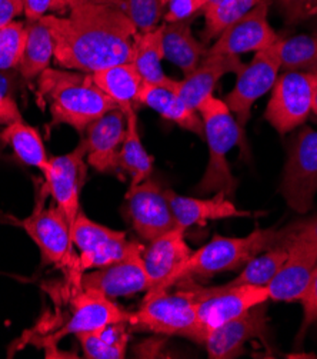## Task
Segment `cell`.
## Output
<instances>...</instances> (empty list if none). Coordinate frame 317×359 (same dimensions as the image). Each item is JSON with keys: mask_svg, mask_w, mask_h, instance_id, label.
Returning <instances> with one entry per match:
<instances>
[{"mask_svg": "<svg viewBox=\"0 0 317 359\" xmlns=\"http://www.w3.org/2000/svg\"><path fill=\"white\" fill-rule=\"evenodd\" d=\"M42 20L53 36L55 59L64 69L92 75L132 62L139 32L120 6L82 4L66 18L46 15Z\"/></svg>", "mask_w": 317, "mask_h": 359, "instance_id": "cell-1", "label": "cell"}, {"mask_svg": "<svg viewBox=\"0 0 317 359\" xmlns=\"http://www.w3.org/2000/svg\"><path fill=\"white\" fill-rule=\"evenodd\" d=\"M39 103L49 104L52 125H67L79 132L120 107L93 82L92 75L46 69L38 78Z\"/></svg>", "mask_w": 317, "mask_h": 359, "instance_id": "cell-2", "label": "cell"}, {"mask_svg": "<svg viewBox=\"0 0 317 359\" xmlns=\"http://www.w3.org/2000/svg\"><path fill=\"white\" fill-rule=\"evenodd\" d=\"M199 114L209 148V163L196 192L202 195L223 192L226 196H233L237 181L230 170L227 154L236 145H240L241 154L248 152L244 148V133L226 102L216 96L207 97L200 104Z\"/></svg>", "mask_w": 317, "mask_h": 359, "instance_id": "cell-3", "label": "cell"}, {"mask_svg": "<svg viewBox=\"0 0 317 359\" xmlns=\"http://www.w3.org/2000/svg\"><path fill=\"white\" fill-rule=\"evenodd\" d=\"M281 232L276 228L256 229L243 238L215 235L206 245L192 252L188 262L171 280V286L188 278H211L216 273L239 271L252 258L280 243Z\"/></svg>", "mask_w": 317, "mask_h": 359, "instance_id": "cell-4", "label": "cell"}, {"mask_svg": "<svg viewBox=\"0 0 317 359\" xmlns=\"http://www.w3.org/2000/svg\"><path fill=\"white\" fill-rule=\"evenodd\" d=\"M48 194L46 185L43 184V195H41L33 212L20 225L30 239L38 245L43 262L63 271L73 288L82 290L83 272L80 269L79 255L73 250L75 245L70 233V224L57 206L45 208Z\"/></svg>", "mask_w": 317, "mask_h": 359, "instance_id": "cell-5", "label": "cell"}, {"mask_svg": "<svg viewBox=\"0 0 317 359\" xmlns=\"http://www.w3.org/2000/svg\"><path fill=\"white\" fill-rule=\"evenodd\" d=\"M127 324L140 331L203 342L196 305L188 290L174 294L167 291L148 292L142 306L130 313Z\"/></svg>", "mask_w": 317, "mask_h": 359, "instance_id": "cell-6", "label": "cell"}, {"mask_svg": "<svg viewBox=\"0 0 317 359\" xmlns=\"http://www.w3.org/2000/svg\"><path fill=\"white\" fill-rule=\"evenodd\" d=\"M188 292L196 305L203 339L209 331L269 301L266 286L230 285L229 282L222 286H211V288L190 286Z\"/></svg>", "mask_w": 317, "mask_h": 359, "instance_id": "cell-7", "label": "cell"}, {"mask_svg": "<svg viewBox=\"0 0 317 359\" xmlns=\"http://www.w3.org/2000/svg\"><path fill=\"white\" fill-rule=\"evenodd\" d=\"M70 233L75 248L79 250V264L83 273L134 254H142L145 250L140 243L127 241L126 232L100 225L89 219L82 210L70 226Z\"/></svg>", "mask_w": 317, "mask_h": 359, "instance_id": "cell-8", "label": "cell"}, {"mask_svg": "<svg viewBox=\"0 0 317 359\" xmlns=\"http://www.w3.org/2000/svg\"><path fill=\"white\" fill-rule=\"evenodd\" d=\"M316 89V74L288 70L277 76L265 114L267 122L280 135L303 125L311 112Z\"/></svg>", "mask_w": 317, "mask_h": 359, "instance_id": "cell-9", "label": "cell"}, {"mask_svg": "<svg viewBox=\"0 0 317 359\" xmlns=\"http://www.w3.org/2000/svg\"><path fill=\"white\" fill-rule=\"evenodd\" d=\"M317 192V130L303 128L292 140L285 166L281 194L297 213L313 208Z\"/></svg>", "mask_w": 317, "mask_h": 359, "instance_id": "cell-10", "label": "cell"}, {"mask_svg": "<svg viewBox=\"0 0 317 359\" xmlns=\"http://www.w3.org/2000/svg\"><path fill=\"white\" fill-rule=\"evenodd\" d=\"M280 42L281 39L256 52L253 60L249 65H244L243 70L237 75L234 88L225 97L226 104L243 132L251 119L252 106L273 88L279 76V70L281 69Z\"/></svg>", "mask_w": 317, "mask_h": 359, "instance_id": "cell-11", "label": "cell"}, {"mask_svg": "<svg viewBox=\"0 0 317 359\" xmlns=\"http://www.w3.org/2000/svg\"><path fill=\"white\" fill-rule=\"evenodd\" d=\"M123 215L136 233L148 242L179 228L166 189L152 177L137 187L129 188L123 205Z\"/></svg>", "mask_w": 317, "mask_h": 359, "instance_id": "cell-12", "label": "cell"}, {"mask_svg": "<svg viewBox=\"0 0 317 359\" xmlns=\"http://www.w3.org/2000/svg\"><path fill=\"white\" fill-rule=\"evenodd\" d=\"M86 145L82 140L72 152L50 158L45 185L56 206L72 226L80 212V189L86 176Z\"/></svg>", "mask_w": 317, "mask_h": 359, "instance_id": "cell-13", "label": "cell"}, {"mask_svg": "<svg viewBox=\"0 0 317 359\" xmlns=\"http://www.w3.org/2000/svg\"><path fill=\"white\" fill-rule=\"evenodd\" d=\"M267 302L251 308L243 315L226 322V324L206 334L203 344L209 358L233 359L244 353V346L252 339H266Z\"/></svg>", "mask_w": 317, "mask_h": 359, "instance_id": "cell-14", "label": "cell"}, {"mask_svg": "<svg viewBox=\"0 0 317 359\" xmlns=\"http://www.w3.org/2000/svg\"><path fill=\"white\" fill-rule=\"evenodd\" d=\"M269 2L262 0L251 12L229 26L215 45L207 49L209 55L239 56L241 53L259 52L280 41L267 20Z\"/></svg>", "mask_w": 317, "mask_h": 359, "instance_id": "cell-15", "label": "cell"}, {"mask_svg": "<svg viewBox=\"0 0 317 359\" xmlns=\"http://www.w3.org/2000/svg\"><path fill=\"white\" fill-rule=\"evenodd\" d=\"M130 313L118 306L113 299L90 288L79 290L73 298L72 309L63 325L52 334V341L57 342L69 335L93 332L118 322H127Z\"/></svg>", "mask_w": 317, "mask_h": 359, "instance_id": "cell-16", "label": "cell"}, {"mask_svg": "<svg viewBox=\"0 0 317 359\" xmlns=\"http://www.w3.org/2000/svg\"><path fill=\"white\" fill-rule=\"evenodd\" d=\"M285 243L289 248V254L283 266L266 286L269 299L300 302L317 266V243L300 239Z\"/></svg>", "mask_w": 317, "mask_h": 359, "instance_id": "cell-17", "label": "cell"}, {"mask_svg": "<svg viewBox=\"0 0 317 359\" xmlns=\"http://www.w3.org/2000/svg\"><path fill=\"white\" fill-rule=\"evenodd\" d=\"M192 252L182 228H174L150 241L142 255L150 279V290L148 292L167 291L174 275L188 262Z\"/></svg>", "mask_w": 317, "mask_h": 359, "instance_id": "cell-18", "label": "cell"}, {"mask_svg": "<svg viewBox=\"0 0 317 359\" xmlns=\"http://www.w3.org/2000/svg\"><path fill=\"white\" fill-rule=\"evenodd\" d=\"M142 255L143 252L134 254L115 264L85 272L82 288L96 290L111 299L148 292L150 290V279Z\"/></svg>", "mask_w": 317, "mask_h": 359, "instance_id": "cell-19", "label": "cell"}, {"mask_svg": "<svg viewBox=\"0 0 317 359\" xmlns=\"http://www.w3.org/2000/svg\"><path fill=\"white\" fill-rule=\"evenodd\" d=\"M126 136V114L113 109L86 128V161L100 173L119 170L118 159Z\"/></svg>", "mask_w": 317, "mask_h": 359, "instance_id": "cell-20", "label": "cell"}, {"mask_svg": "<svg viewBox=\"0 0 317 359\" xmlns=\"http://www.w3.org/2000/svg\"><path fill=\"white\" fill-rule=\"evenodd\" d=\"M244 63L239 56L229 55H209L202 59L199 66L185 75L183 81H179L176 92L192 107L199 112L200 104L210 96L219 81L227 74L239 75Z\"/></svg>", "mask_w": 317, "mask_h": 359, "instance_id": "cell-21", "label": "cell"}, {"mask_svg": "<svg viewBox=\"0 0 317 359\" xmlns=\"http://www.w3.org/2000/svg\"><path fill=\"white\" fill-rule=\"evenodd\" d=\"M167 198L179 228L188 229L193 225H206L210 221H222L229 218H251L253 212L239 209L229 198L219 192L210 199H200L195 196H183L171 189H166Z\"/></svg>", "mask_w": 317, "mask_h": 359, "instance_id": "cell-22", "label": "cell"}, {"mask_svg": "<svg viewBox=\"0 0 317 359\" xmlns=\"http://www.w3.org/2000/svg\"><path fill=\"white\" fill-rule=\"evenodd\" d=\"M139 103L152 107L162 118L176 123L182 129L204 137L200 114L192 109L176 90L143 82L139 93Z\"/></svg>", "mask_w": 317, "mask_h": 359, "instance_id": "cell-23", "label": "cell"}, {"mask_svg": "<svg viewBox=\"0 0 317 359\" xmlns=\"http://www.w3.org/2000/svg\"><path fill=\"white\" fill-rule=\"evenodd\" d=\"M162 32L163 29L159 26L146 33H137L133 46L132 63L145 83L176 90L179 81L169 78L162 67V60L164 59Z\"/></svg>", "mask_w": 317, "mask_h": 359, "instance_id": "cell-24", "label": "cell"}, {"mask_svg": "<svg viewBox=\"0 0 317 359\" xmlns=\"http://www.w3.org/2000/svg\"><path fill=\"white\" fill-rule=\"evenodd\" d=\"M94 85L109 96L122 111H127L139 103V93L143 79L132 62L113 65L92 74Z\"/></svg>", "mask_w": 317, "mask_h": 359, "instance_id": "cell-25", "label": "cell"}, {"mask_svg": "<svg viewBox=\"0 0 317 359\" xmlns=\"http://www.w3.org/2000/svg\"><path fill=\"white\" fill-rule=\"evenodd\" d=\"M162 29L164 59L181 67L185 75L190 74L206 56L207 49L195 38L189 22L166 23Z\"/></svg>", "mask_w": 317, "mask_h": 359, "instance_id": "cell-26", "label": "cell"}, {"mask_svg": "<svg viewBox=\"0 0 317 359\" xmlns=\"http://www.w3.org/2000/svg\"><path fill=\"white\" fill-rule=\"evenodd\" d=\"M55 57L53 36L46 23L39 19L27 22L26 42L17 65L19 74L24 81L38 79L49 67Z\"/></svg>", "mask_w": 317, "mask_h": 359, "instance_id": "cell-27", "label": "cell"}, {"mask_svg": "<svg viewBox=\"0 0 317 359\" xmlns=\"http://www.w3.org/2000/svg\"><path fill=\"white\" fill-rule=\"evenodd\" d=\"M123 112L126 114V136L119 151L118 165L119 170L129 175L130 187H137L152 176L153 158L148 154L140 139L134 107Z\"/></svg>", "mask_w": 317, "mask_h": 359, "instance_id": "cell-28", "label": "cell"}, {"mask_svg": "<svg viewBox=\"0 0 317 359\" xmlns=\"http://www.w3.org/2000/svg\"><path fill=\"white\" fill-rule=\"evenodd\" d=\"M0 140L6 143L22 163L39 169L43 175L49 169L50 159L46 155L42 136L23 119L6 125L0 133Z\"/></svg>", "mask_w": 317, "mask_h": 359, "instance_id": "cell-29", "label": "cell"}, {"mask_svg": "<svg viewBox=\"0 0 317 359\" xmlns=\"http://www.w3.org/2000/svg\"><path fill=\"white\" fill-rule=\"evenodd\" d=\"M127 322H118L101 330L76 335L89 359H122L126 355L129 342Z\"/></svg>", "mask_w": 317, "mask_h": 359, "instance_id": "cell-30", "label": "cell"}, {"mask_svg": "<svg viewBox=\"0 0 317 359\" xmlns=\"http://www.w3.org/2000/svg\"><path fill=\"white\" fill-rule=\"evenodd\" d=\"M289 254L286 243H277L265 252L252 258L241 268L239 276L230 280V285H253L267 286L276 273L283 266Z\"/></svg>", "mask_w": 317, "mask_h": 359, "instance_id": "cell-31", "label": "cell"}, {"mask_svg": "<svg viewBox=\"0 0 317 359\" xmlns=\"http://www.w3.org/2000/svg\"><path fill=\"white\" fill-rule=\"evenodd\" d=\"M281 69L317 75V34H299L280 42Z\"/></svg>", "mask_w": 317, "mask_h": 359, "instance_id": "cell-32", "label": "cell"}, {"mask_svg": "<svg viewBox=\"0 0 317 359\" xmlns=\"http://www.w3.org/2000/svg\"><path fill=\"white\" fill-rule=\"evenodd\" d=\"M262 0H220L215 5L206 6L203 15L206 19V41L219 36L240 18L251 12Z\"/></svg>", "mask_w": 317, "mask_h": 359, "instance_id": "cell-33", "label": "cell"}, {"mask_svg": "<svg viewBox=\"0 0 317 359\" xmlns=\"http://www.w3.org/2000/svg\"><path fill=\"white\" fill-rule=\"evenodd\" d=\"M26 42V26L12 22L0 27V72H10L17 67Z\"/></svg>", "mask_w": 317, "mask_h": 359, "instance_id": "cell-34", "label": "cell"}, {"mask_svg": "<svg viewBox=\"0 0 317 359\" xmlns=\"http://www.w3.org/2000/svg\"><path fill=\"white\" fill-rule=\"evenodd\" d=\"M163 0H123V11L139 33L150 32L163 16Z\"/></svg>", "mask_w": 317, "mask_h": 359, "instance_id": "cell-35", "label": "cell"}, {"mask_svg": "<svg viewBox=\"0 0 317 359\" xmlns=\"http://www.w3.org/2000/svg\"><path fill=\"white\" fill-rule=\"evenodd\" d=\"M16 76L13 70L0 72V125H9L20 121L22 114L17 107L16 97Z\"/></svg>", "mask_w": 317, "mask_h": 359, "instance_id": "cell-36", "label": "cell"}, {"mask_svg": "<svg viewBox=\"0 0 317 359\" xmlns=\"http://www.w3.org/2000/svg\"><path fill=\"white\" fill-rule=\"evenodd\" d=\"M300 304L303 306V320H302V327L299 330V334L296 337L297 348L302 346V342H303L309 328L317 322V266L313 272L309 288L306 290L303 298L300 299Z\"/></svg>", "mask_w": 317, "mask_h": 359, "instance_id": "cell-37", "label": "cell"}, {"mask_svg": "<svg viewBox=\"0 0 317 359\" xmlns=\"http://www.w3.org/2000/svg\"><path fill=\"white\" fill-rule=\"evenodd\" d=\"M167 12L164 13L166 23L189 22L197 15L203 13L207 0H169Z\"/></svg>", "mask_w": 317, "mask_h": 359, "instance_id": "cell-38", "label": "cell"}, {"mask_svg": "<svg viewBox=\"0 0 317 359\" xmlns=\"http://www.w3.org/2000/svg\"><path fill=\"white\" fill-rule=\"evenodd\" d=\"M289 25H297L317 16V0H276Z\"/></svg>", "mask_w": 317, "mask_h": 359, "instance_id": "cell-39", "label": "cell"}, {"mask_svg": "<svg viewBox=\"0 0 317 359\" xmlns=\"http://www.w3.org/2000/svg\"><path fill=\"white\" fill-rule=\"evenodd\" d=\"M280 232H281L280 243H285L289 241H297V239L317 243V215L309 219L292 222L286 228L280 229Z\"/></svg>", "mask_w": 317, "mask_h": 359, "instance_id": "cell-40", "label": "cell"}, {"mask_svg": "<svg viewBox=\"0 0 317 359\" xmlns=\"http://www.w3.org/2000/svg\"><path fill=\"white\" fill-rule=\"evenodd\" d=\"M67 9L66 0H23V13L27 22L39 20L48 12H59Z\"/></svg>", "mask_w": 317, "mask_h": 359, "instance_id": "cell-41", "label": "cell"}, {"mask_svg": "<svg viewBox=\"0 0 317 359\" xmlns=\"http://www.w3.org/2000/svg\"><path fill=\"white\" fill-rule=\"evenodd\" d=\"M23 12V0H0V27L13 22Z\"/></svg>", "mask_w": 317, "mask_h": 359, "instance_id": "cell-42", "label": "cell"}, {"mask_svg": "<svg viewBox=\"0 0 317 359\" xmlns=\"http://www.w3.org/2000/svg\"><path fill=\"white\" fill-rule=\"evenodd\" d=\"M66 2L69 9H72L82 4H109V5L120 6L123 9V0H66Z\"/></svg>", "mask_w": 317, "mask_h": 359, "instance_id": "cell-43", "label": "cell"}, {"mask_svg": "<svg viewBox=\"0 0 317 359\" xmlns=\"http://www.w3.org/2000/svg\"><path fill=\"white\" fill-rule=\"evenodd\" d=\"M288 358H316L314 353H290Z\"/></svg>", "mask_w": 317, "mask_h": 359, "instance_id": "cell-44", "label": "cell"}, {"mask_svg": "<svg viewBox=\"0 0 317 359\" xmlns=\"http://www.w3.org/2000/svg\"><path fill=\"white\" fill-rule=\"evenodd\" d=\"M311 111L317 115V89L314 92V96H313V104H311Z\"/></svg>", "mask_w": 317, "mask_h": 359, "instance_id": "cell-45", "label": "cell"}, {"mask_svg": "<svg viewBox=\"0 0 317 359\" xmlns=\"http://www.w3.org/2000/svg\"><path fill=\"white\" fill-rule=\"evenodd\" d=\"M167 2H169V0H163V4H164V5H166Z\"/></svg>", "mask_w": 317, "mask_h": 359, "instance_id": "cell-46", "label": "cell"}]
</instances>
